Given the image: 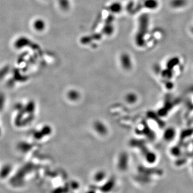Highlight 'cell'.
<instances>
[{"instance_id": "cell-3", "label": "cell", "mask_w": 193, "mask_h": 193, "mask_svg": "<svg viewBox=\"0 0 193 193\" xmlns=\"http://www.w3.org/2000/svg\"><path fill=\"white\" fill-rule=\"evenodd\" d=\"M122 63L123 68L126 70H129L132 68V63L131 59L128 55H124L122 58Z\"/></svg>"}, {"instance_id": "cell-1", "label": "cell", "mask_w": 193, "mask_h": 193, "mask_svg": "<svg viewBox=\"0 0 193 193\" xmlns=\"http://www.w3.org/2000/svg\"><path fill=\"white\" fill-rule=\"evenodd\" d=\"M176 136V129L172 127L167 128L164 133L163 137L164 139L167 142H170L173 140Z\"/></svg>"}, {"instance_id": "cell-4", "label": "cell", "mask_w": 193, "mask_h": 193, "mask_svg": "<svg viewBox=\"0 0 193 193\" xmlns=\"http://www.w3.org/2000/svg\"><path fill=\"white\" fill-rule=\"evenodd\" d=\"M185 3V0H173L172 2V5L174 7L178 8L183 7Z\"/></svg>"}, {"instance_id": "cell-5", "label": "cell", "mask_w": 193, "mask_h": 193, "mask_svg": "<svg viewBox=\"0 0 193 193\" xmlns=\"http://www.w3.org/2000/svg\"><path fill=\"white\" fill-rule=\"evenodd\" d=\"M146 5L147 8L153 9L157 6V3L155 0H148L146 2Z\"/></svg>"}, {"instance_id": "cell-2", "label": "cell", "mask_w": 193, "mask_h": 193, "mask_svg": "<svg viewBox=\"0 0 193 193\" xmlns=\"http://www.w3.org/2000/svg\"><path fill=\"white\" fill-rule=\"evenodd\" d=\"M138 95L135 92H129L125 96V101L129 104H134L138 101Z\"/></svg>"}]
</instances>
